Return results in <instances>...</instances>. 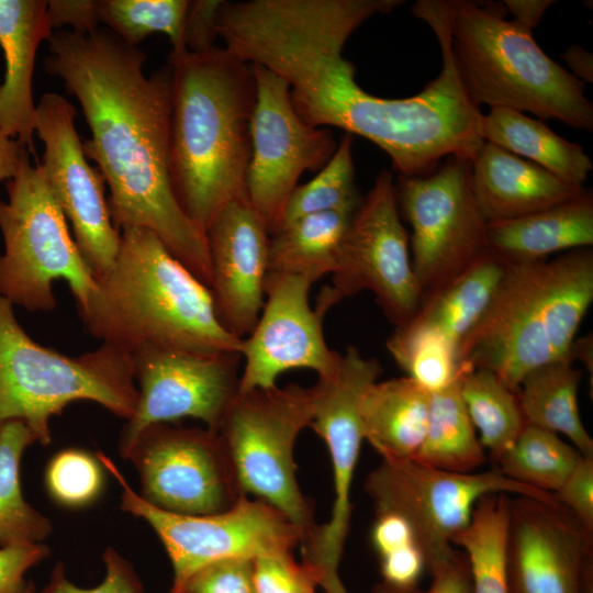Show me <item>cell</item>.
Here are the masks:
<instances>
[{
  "mask_svg": "<svg viewBox=\"0 0 593 593\" xmlns=\"http://www.w3.org/2000/svg\"><path fill=\"white\" fill-rule=\"evenodd\" d=\"M24 593H37L32 582L29 583Z\"/></svg>",
  "mask_w": 593,
  "mask_h": 593,
  "instance_id": "cell-52",
  "label": "cell"
},
{
  "mask_svg": "<svg viewBox=\"0 0 593 593\" xmlns=\"http://www.w3.org/2000/svg\"><path fill=\"white\" fill-rule=\"evenodd\" d=\"M382 372L380 362L349 346L340 355L336 371L318 378L315 409L310 427L324 440L333 467L334 503L328 522L318 526L302 561L317 575L325 593H347L339 564L351 518L350 492L363 440L360 401L366 389Z\"/></svg>",
  "mask_w": 593,
  "mask_h": 593,
  "instance_id": "cell-12",
  "label": "cell"
},
{
  "mask_svg": "<svg viewBox=\"0 0 593 593\" xmlns=\"http://www.w3.org/2000/svg\"><path fill=\"white\" fill-rule=\"evenodd\" d=\"M592 334L586 335L584 337H581L580 339H574L570 357L571 360L574 361L575 359L581 360L588 370H590V373L592 374Z\"/></svg>",
  "mask_w": 593,
  "mask_h": 593,
  "instance_id": "cell-51",
  "label": "cell"
},
{
  "mask_svg": "<svg viewBox=\"0 0 593 593\" xmlns=\"http://www.w3.org/2000/svg\"><path fill=\"white\" fill-rule=\"evenodd\" d=\"M562 58L571 69V75L577 79L593 82V57L592 54L580 46L572 45L562 54Z\"/></svg>",
  "mask_w": 593,
  "mask_h": 593,
  "instance_id": "cell-50",
  "label": "cell"
},
{
  "mask_svg": "<svg viewBox=\"0 0 593 593\" xmlns=\"http://www.w3.org/2000/svg\"><path fill=\"white\" fill-rule=\"evenodd\" d=\"M188 0H98L99 21L120 40L138 46L154 33L166 34L171 53L187 51L183 29Z\"/></svg>",
  "mask_w": 593,
  "mask_h": 593,
  "instance_id": "cell-35",
  "label": "cell"
},
{
  "mask_svg": "<svg viewBox=\"0 0 593 593\" xmlns=\"http://www.w3.org/2000/svg\"><path fill=\"white\" fill-rule=\"evenodd\" d=\"M429 392L410 377L373 382L362 394L363 439L382 459H414L426 434Z\"/></svg>",
  "mask_w": 593,
  "mask_h": 593,
  "instance_id": "cell-24",
  "label": "cell"
},
{
  "mask_svg": "<svg viewBox=\"0 0 593 593\" xmlns=\"http://www.w3.org/2000/svg\"><path fill=\"white\" fill-rule=\"evenodd\" d=\"M47 13L53 30L65 25L78 34H91L100 27L98 0H49Z\"/></svg>",
  "mask_w": 593,
  "mask_h": 593,
  "instance_id": "cell-46",
  "label": "cell"
},
{
  "mask_svg": "<svg viewBox=\"0 0 593 593\" xmlns=\"http://www.w3.org/2000/svg\"><path fill=\"white\" fill-rule=\"evenodd\" d=\"M461 395L479 440L496 462L526 426L517 394L488 369H467Z\"/></svg>",
  "mask_w": 593,
  "mask_h": 593,
  "instance_id": "cell-32",
  "label": "cell"
},
{
  "mask_svg": "<svg viewBox=\"0 0 593 593\" xmlns=\"http://www.w3.org/2000/svg\"><path fill=\"white\" fill-rule=\"evenodd\" d=\"M34 443V434L22 422H9L0 429V547L40 544L52 532L49 518L25 501L21 489L22 455Z\"/></svg>",
  "mask_w": 593,
  "mask_h": 593,
  "instance_id": "cell-31",
  "label": "cell"
},
{
  "mask_svg": "<svg viewBox=\"0 0 593 593\" xmlns=\"http://www.w3.org/2000/svg\"><path fill=\"white\" fill-rule=\"evenodd\" d=\"M0 200V296L30 312L56 307L53 282H67L77 310H82L97 279L72 239L66 216L51 191L40 163L25 150L16 174Z\"/></svg>",
  "mask_w": 593,
  "mask_h": 593,
  "instance_id": "cell-7",
  "label": "cell"
},
{
  "mask_svg": "<svg viewBox=\"0 0 593 593\" xmlns=\"http://www.w3.org/2000/svg\"><path fill=\"white\" fill-rule=\"evenodd\" d=\"M222 1L193 0L189 2L183 29V45L188 52L212 48L219 37L216 20Z\"/></svg>",
  "mask_w": 593,
  "mask_h": 593,
  "instance_id": "cell-44",
  "label": "cell"
},
{
  "mask_svg": "<svg viewBox=\"0 0 593 593\" xmlns=\"http://www.w3.org/2000/svg\"><path fill=\"white\" fill-rule=\"evenodd\" d=\"M504 7L514 16V22L532 31L537 26L552 0H506Z\"/></svg>",
  "mask_w": 593,
  "mask_h": 593,
  "instance_id": "cell-48",
  "label": "cell"
},
{
  "mask_svg": "<svg viewBox=\"0 0 593 593\" xmlns=\"http://www.w3.org/2000/svg\"><path fill=\"white\" fill-rule=\"evenodd\" d=\"M462 366L456 380L429 392L426 434L413 460L450 472L470 473L484 463L485 455L461 395L462 374L471 368Z\"/></svg>",
  "mask_w": 593,
  "mask_h": 593,
  "instance_id": "cell-29",
  "label": "cell"
},
{
  "mask_svg": "<svg viewBox=\"0 0 593 593\" xmlns=\"http://www.w3.org/2000/svg\"><path fill=\"white\" fill-rule=\"evenodd\" d=\"M432 584L427 590L418 585L399 588L378 583L372 593H471V578L466 556L458 552L449 560L429 569Z\"/></svg>",
  "mask_w": 593,
  "mask_h": 593,
  "instance_id": "cell-42",
  "label": "cell"
},
{
  "mask_svg": "<svg viewBox=\"0 0 593 593\" xmlns=\"http://www.w3.org/2000/svg\"><path fill=\"white\" fill-rule=\"evenodd\" d=\"M48 51L45 70L78 100L90 128L82 148L110 189L114 226L152 231L210 289L206 234L181 210L169 181L170 66L146 77V54L107 27L54 31Z\"/></svg>",
  "mask_w": 593,
  "mask_h": 593,
  "instance_id": "cell-1",
  "label": "cell"
},
{
  "mask_svg": "<svg viewBox=\"0 0 593 593\" xmlns=\"http://www.w3.org/2000/svg\"><path fill=\"white\" fill-rule=\"evenodd\" d=\"M371 540L379 557L417 544L409 523L394 513L376 514V521L371 529Z\"/></svg>",
  "mask_w": 593,
  "mask_h": 593,
  "instance_id": "cell-47",
  "label": "cell"
},
{
  "mask_svg": "<svg viewBox=\"0 0 593 593\" xmlns=\"http://www.w3.org/2000/svg\"><path fill=\"white\" fill-rule=\"evenodd\" d=\"M456 68L480 105L530 112L592 132L584 85L546 55L532 31L501 11L468 0H444Z\"/></svg>",
  "mask_w": 593,
  "mask_h": 593,
  "instance_id": "cell-5",
  "label": "cell"
},
{
  "mask_svg": "<svg viewBox=\"0 0 593 593\" xmlns=\"http://www.w3.org/2000/svg\"><path fill=\"white\" fill-rule=\"evenodd\" d=\"M553 494L593 534V457L582 456Z\"/></svg>",
  "mask_w": 593,
  "mask_h": 593,
  "instance_id": "cell-41",
  "label": "cell"
},
{
  "mask_svg": "<svg viewBox=\"0 0 593 593\" xmlns=\"http://www.w3.org/2000/svg\"><path fill=\"white\" fill-rule=\"evenodd\" d=\"M76 109L63 96L44 93L36 105L35 132L44 144L40 164L65 216L75 242L96 279L113 266L121 243L114 226L104 179L90 166L75 125Z\"/></svg>",
  "mask_w": 593,
  "mask_h": 593,
  "instance_id": "cell-17",
  "label": "cell"
},
{
  "mask_svg": "<svg viewBox=\"0 0 593 593\" xmlns=\"http://www.w3.org/2000/svg\"><path fill=\"white\" fill-rule=\"evenodd\" d=\"M353 215L322 212L281 224L270 235L268 272L295 275L312 283L333 273Z\"/></svg>",
  "mask_w": 593,
  "mask_h": 593,
  "instance_id": "cell-28",
  "label": "cell"
},
{
  "mask_svg": "<svg viewBox=\"0 0 593 593\" xmlns=\"http://www.w3.org/2000/svg\"><path fill=\"white\" fill-rule=\"evenodd\" d=\"M506 265L486 250L468 269L426 295L416 314L400 326L435 332L458 351L489 306Z\"/></svg>",
  "mask_w": 593,
  "mask_h": 593,
  "instance_id": "cell-25",
  "label": "cell"
},
{
  "mask_svg": "<svg viewBox=\"0 0 593 593\" xmlns=\"http://www.w3.org/2000/svg\"><path fill=\"white\" fill-rule=\"evenodd\" d=\"M311 286L300 276L267 273L264 307L242 344L245 366L239 378L240 393L275 387L277 378L291 369H311L318 378L336 371L340 355L329 349L323 334L328 310L317 303L311 307Z\"/></svg>",
  "mask_w": 593,
  "mask_h": 593,
  "instance_id": "cell-18",
  "label": "cell"
},
{
  "mask_svg": "<svg viewBox=\"0 0 593 593\" xmlns=\"http://www.w3.org/2000/svg\"><path fill=\"white\" fill-rule=\"evenodd\" d=\"M395 192L399 211L412 228L411 265L425 298L488 250L471 160L449 156L428 175L400 176Z\"/></svg>",
  "mask_w": 593,
  "mask_h": 593,
  "instance_id": "cell-11",
  "label": "cell"
},
{
  "mask_svg": "<svg viewBox=\"0 0 593 593\" xmlns=\"http://www.w3.org/2000/svg\"><path fill=\"white\" fill-rule=\"evenodd\" d=\"M97 457L121 486V510L145 521L160 539L172 567L169 593H179L203 566L230 558L293 553L301 533L279 510L261 500L242 497L232 508L212 515H182L147 503L102 451Z\"/></svg>",
  "mask_w": 593,
  "mask_h": 593,
  "instance_id": "cell-10",
  "label": "cell"
},
{
  "mask_svg": "<svg viewBox=\"0 0 593 593\" xmlns=\"http://www.w3.org/2000/svg\"><path fill=\"white\" fill-rule=\"evenodd\" d=\"M138 390L132 356L109 344L67 356L31 338L13 305L0 296V429L24 423L43 446L52 441L49 422L76 401H90L130 419Z\"/></svg>",
  "mask_w": 593,
  "mask_h": 593,
  "instance_id": "cell-6",
  "label": "cell"
},
{
  "mask_svg": "<svg viewBox=\"0 0 593 593\" xmlns=\"http://www.w3.org/2000/svg\"><path fill=\"white\" fill-rule=\"evenodd\" d=\"M169 181L184 214L204 233L231 202L247 199L251 66L225 47L171 53Z\"/></svg>",
  "mask_w": 593,
  "mask_h": 593,
  "instance_id": "cell-2",
  "label": "cell"
},
{
  "mask_svg": "<svg viewBox=\"0 0 593 593\" xmlns=\"http://www.w3.org/2000/svg\"><path fill=\"white\" fill-rule=\"evenodd\" d=\"M122 458L138 472L141 497L167 512L212 515L246 496L220 435L208 428L149 425Z\"/></svg>",
  "mask_w": 593,
  "mask_h": 593,
  "instance_id": "cell-13",
  "label": "cell"
},
{
  "mask_svg": "<svg viewBox=\"0 0 593 593\" xmlns=\"http://www.w3.org/2000/svg\"><path fill=\"white\" fill-rule=\"evenodd\" d=\"M581 377L570 360L550 362L529 371L516 394L526 425L563 434L582 456L593 457L578 403Z\"/></svg>",
  "mask_w": 593,
  "mask_h": 593,
  "instance_id": "cell-27",
  "label": "cell"
},
{
  "mask_svg": "<svg viewBox=\"0 0 593 593\" xmlns=\"http://www.w3.org/2000/svg\"><path fill=\"white\" fill-rule=\"evenodd\" d=\"M25 150L29 149L18 139L0 132V181H8L16 174Z\"/></svg>",
  "mask_w": 593,
  "mask_h": 593,
  "instance_id": "cell-49",
  "label": "cell"
},
{
  "mask_svg": "<svg viewBox=\"0 0 593 593\" xmlns=\"http://www.w3.org/2000/svg\"><path fill=\"white\" fill-rule=\"evenodd\" d=\"M112 268L78 311L102 344L133 355L146 348L240 354L243 339L219 321L210 289L152 231L127 226Z\"/></svg>",
  "mask_w": 593,
  "mask_h": 593,
  "instance_id": "cell-3",
  "label": "cell"
},
{
  "mask_svg": "<svg viewBox=\"0 0 593 593\" xmlns=\"http://www.w3.org/2000/svg\"><path fill=\"white\" fill-rule=\"evenodd\" d=\"M380 558L383 582L393 586L409 588L417 585L426 569L424 555L417 544L394 550Z\"/></svg>",
  "mask_w": 593,
  "mask_h": 593,
  "instance_id": "cell-45",
  "label": "cell"
},
{
  "mask_svg": "<svg viewBox=\"0 0 593 593\" xmlns=\"http://www.w3.org/2000/svg\"><path fill=\"white\" fill-rule=\"evenodd\" d=\"M400 215L392 174L382 170L351 217L338 247L332 286L326 287L337 303L365 290L372 292L395 326L407 323L424 299Z\"/></svg>",
  "mask_w": 593,
  "mask_h": 593,
  "instance_id": "cell-14",
  "label": "cell"
},
{
  "mask_svg": "<svg viewBox=\"0 0 593 593\" xmlns=\"http://www.w3.org/2000/svg\"><path fill=\"white\" fill-rule=\"evenodd\" d=\"M179 593H256L254 559L230 558L197 570Z\"/></svg>",
  "mask_w": 593,
  "mask_h": 593,
  "instance_id": "cell-40",
  "label": "cell"
},
{
  "mask_svg": "<svg viewBox=\"0 0 593 593\" xmlns=\"http://www.w3.org/2000/svg\"><path fill=\"white\" fill-rule=\"evenodd\" d=\"M508 593H593V534L557 503L512 499Z\"/></svg>",
  "mask_w": 593,
  "mask_h": 593,
  "instance_id": "cell-19",
  "label": "cell"
},
{
  "mask_svg": "<svg viewBox=\"0 0 593 593\" xmlns=\"http://www.w3.org/2000/svg\"><path fill=\"white\" fill-rule=\"evenodd\" d=\"M593 245V195L586 188L553 206L486 223V247L505 262L545 260L551 254Z\"/></svg>",
  "mask_w": 593,
  "mask_h": 593,
  "instance_id": "cell-23",
  "label": "cell"
},
{
  "mask_svg": "<svg viewBox=\"0 0 593 593\" xmlns=\"http://www.w3.org/2000/svg\"><path fill=\"white\" fill-rule=\"evenodd\" d=\"M49 556L42 542L0 547V593H24L26 571Z\"/></svg>",
  "mask_w": 593,
  "mask_h": 593,
  "instance_id": "cell-43",
  "label": "cell"
},
{
  "mask_svg": "<svg viewBox=\"0 0 593 593\" xmlns=\"http://www.w3.org/2000/svg\"><path fill=\"white\" fill-rule=\"evenodd\" d=\"M593 302V250L507 262L485 312L460 343L459 363L494 372L517 392L532 370L570 351ZM573 362V361H572Z\"/></svg>",
  "mask_w": 593,
  "mask_h": 593,
  "instance_id": "cell-4",
  "label": "cell"
},
{
  "mask_svg": "<svg viewBox=\"0 0 593 593\" xmlns=\"http://www.w3.org/2000/svg\"><path fill=\"white\" fill-rule=\"evenodd\" d=\"M54 33L45 0H0V47L4 58L0 85V132L34 154L36 105L32 79L40 44Z\"/></svg>",
  "mask_w": 593,
  "mask_h": 593,
  "instance_id": "cell-21",
  "label": "cell"
},
{
  "mask_svg": "<svg viewBox=\"0 0 593 593\" xmlns=\"http://www.w3.org/2000/svg\"><path fill=\"white\" fill-rule=\"evenodd\" d=\"M250 66L256 103L250 124L247 199L271 235L280 226L302 174L320 171L337 144L329 128L313 127L298 115L282 78L262 66Z\"/></svg>",
  "mask_w": 593,
  "mask_h": 593,
  "instance_id": "cell-15",
  "label": "cell"
},
{
  "mask_svg": "<svg viewBox=\"0 0 593 593\" xmlns=\"http://www.w3.org/2000/svg\"><path fill=\"white\" fill-rule=\"evenodd\" d=\"M102 559L105 575L100 584L93 588H80L66 575L61 562L54 567L47 584L38 593H143L144 586L133 564L122 557L113 547H107Z\"/></svg>",
  "mask_w": 593,
  "mask_h": 593,
  "instance_id": "cell-39",
  "label": "cell"
},
{
  "mask_svg": "<svg viewBox=\"0 0 593 593\" xmlns=\"http://www.w3.org/2000/svg\"><path fill=\"white\" fill-rule=\"evenodd\" d=\"M512 497L491 493L478 500L470 524L452 544L466 551L471 593H508L506 546Z\"/></svg>",
  "mask_w": 593,
  "mask_h": 593,
  "instance_id": "cell-30",
  "label": "cell"
},
{
  "mask_svg": "<svg viewBox=\"0 0 593 593\" xmlns=\"http://www.w3.org/2000/svg\"><path fill=\"white\" fill-rule=\"evenodd\" d=\"M314 409V385L239 392L217 430L243 493L283 513L301 533V550L311 545L320 525L312 501L299 486L293 449Z\"/></svg>",
  "mask_w": 593,
  "mask_h": 593,
  "instance_id": "cell-8",
  "label": "cell"
},
{
  "mask_svg": "<svg viewBox=\"0 0 593 593\" xmlns=\"http://www.w3.org/2000/svg\"><path fill=\"white\" fill-rule=\"evenodd\" d=\"M131 356L138 398L121 433V457L137 434L153 424L193 417L217 433L239 393L240 354L146 348Z\"/></svg>",
  "mask_w": 593,
  "mask_h": 593,
  "instance_id": "cell-16",
  "label": "cell"
},
{
  "mask_svg": "<svg viewBox=\"0 0 593 593\" xmlns=\"http://www.w3.org/2000/svg\"><path fill=\"white\" fill-rule=\"evenodd\" d=\"M205 234L216 316L227 332L244 339L264 307L270 234L248 200L228 203Z\"/></svg>",
  "mask_w": 593,
  "mask_h": 593,
  "instance_id": "cell-20",
  "label": "cell"
},
{
  "mask_svg": "<svg viewBox=\"0 0 593 593\" xmlns=\"http://www.w3.org/2000/svg\"><path fill=\"white\" fill-rule=\"evenodd\" d=\"M387 348L406 377L428 392L450 384L463 368L457 359V349L435 332L396 326Z\"/></svg>",
  "mask_w": 593,
  "mask_h": 593,
  "instance_id": "cell-36",
  "label": "cell"
},
{
  "mask_svg": "<svg viewBox=\"0 0 593 593\" xmlns=\"http://www.w3.org/2000/svg\"><path fill=\"white\" fill-rule=\"evenodd\" d=\"M481 134L518 157L536 164L559 179L583 187L593 164L581 145L569 142L540 120L507 108H491L482 115Z\"/></svg>",
  "mask_w": 593,
  "mask_h": 593,
  "instance_id": "cell-26",
  "label": "cell"
},
{
  "mask_svg": "<svg viewBox=\"0 0 593 593\" xmlns=\"http://www.w3.org/2000/svg\"><path fill=\"white\" fill-rule=\"evenodd\" d=\"M581 457L558 434L526 425L496 463L507 478L540 491L556 493Z\"/></svg>",
  "mask_w": 593,
  "mask_h": 593,
  "instance_id": "cell-33",
  "label": "cell"
},
{
  "mask_svg": "<svg viewBox=\"0 0 593 593\" xmlns=\"http://www.w3.org/2000/svg\"><path fill=\"white\" fill-rule=\"evenodd\" d=\"M353 144V135L346 133L331 159L316 176L294 189L286 205L281 224L313 213L356 212L362 199L359 198L355 183Z\"/></svg>",
  "mask_w": 593,
  "mask_h": 593,
  "instance_id": "cell-34",
  "label": "cell"
},
{
  "mask_svg": "<svg viewBox=\"0 0 593 593\" xmlns=\"http://www.w3.org/2000/svg\"><path fill=\"white\" fill-rule=\"evenodd\" d=\"M104 470L97 455L81 448H65L48 460L45 488L58 505L69 510L85 508L103 493Z\"/></svg>",
  "mask_w": 593,
  "mask_h": 593,
  "instance_id": "cell-37",
  "label": "cell"
},
{
  "mask_svg": "<svg viewBox=\"0 0 593 593\" xmlns=\"http://www.w3.org/2000/svg\"><path fill=\"white\" fill-rule=\"evenodd\" d=\"M256 593H316L318 579L293 553L264 555L254 559Z\"/></svg>",
  "mask_w": 593,
  "mask_h": 593,
  "instance_id": "cell-38",
  "label": "cell"
},
{
  "mask_svg": "<svg viewBox=\"0 0 593 593\" xmlns=\"http://www.w3.org/2000/svg\"><path fill=\"white\" fill-rule=\"evenodd\" d=\"M471 183L486 223L541 211L585 189L488 142L471 161Z\"/></svg>",
  "mask_w": 593,
  "mask_h": 593,
  "instance_id": "cell-22",
  "label": "cell"
},
{
  "mask_svg": "<svg viewBox=\"0 0 593 593\" xmlns=\"http://www.w3.org/2000/svg\"><path fill=\"white\" fill-rule=\"evenodd\" d=\"M365 490L376 514L394 513L409 523L428 570L457 553L452 539L468 527L482 496L512 493L558 502L553 493L512 480L497 467L479 473H458L413 459H382L368 474Z\"/></svg>",
  "mask_w": 593,
  "mask_h": 593,
  "instance_id": "cell-9",
  "label": "cell"
}]
</instances>
